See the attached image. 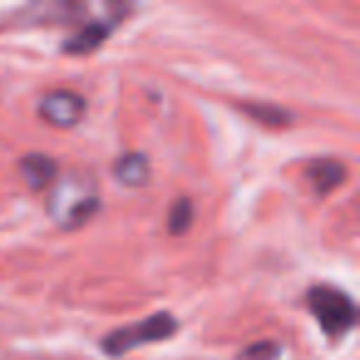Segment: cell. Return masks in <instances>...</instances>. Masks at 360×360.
Segmentation results:
<instances>
[{"label": "cell", "instance_id": "cell-1", "mask_svg": "<svg viewBox=\"0 0 360 360\" xmlns=\"http://www.w3.org/2000/svg\"><path fill=\"white\" fill-rule=\"evenodd\" d=\"M99 210L96 188L84 175H67L52 188L47 212L62 230H77Z\"/></svg>", "mask_w": 360, "mask_h": 360}, {"label": "cell", "instance_id": "cell-2", "mask_svg": "<svg viewBox=\"0 0 360 360\" xmlns=\"http://www.w3.org/2000/svg\"><path fill=\"white\" fill-rule=\"evenodd\" d=\"M311 314L316 316L319 326L330 340H338L358 323V309L345 291L330 284H319L306 294Z\"/></svg>", "mask_w": 360, "mask_h": 360}, {"label": "cell", "instance_id": "cell-3", "mask_svg": "<svg viewBox=\"0 0 360 360\" xmlns=\"http://www.w3.org/2000/svg\"><path fill=\"white\" fill-rule=\"evenodd\" d=\"M178 330V321L168 314V311H158L150 319L141 321V323L126 326V328L111 330L104 338L101 348L111 355V358H121L129 350L139 348V345L158 343V340H168L170 335Z\"/></svg>", "mask_w": 360, "mask_h": 360}, {"label": "cell", "instance_id": "cell-4", "mask_svg": "<svg viewBox=\"0 0 360 360\" xmlns=\"http://www.w3.org/2000/svg\"><path fill=\"white\" fill-rule=\"evenodd\" d=\"M86 111V101L82 99L77 91L57 89L42 96L40 101V116L47 124L57 126V129H72L82 121Z\"/></svg>", "mask_w": 360, "mask_h": 360}, {"label": "cell", "instance_id": "cell-5", "mask_svg": "<svg viewBox=\"0 0 360 360\" xmlns=\"http://www.w3.org/2000/svg\"><path fill=\"white\" fill-rule=\"evenodd\" d=\"M20 170L25 175L27 186L32 191H42V188L52 186V180L57 178V163L45 153H27L20 158Z\"/></svg>", "mask_w": 360, "mask_h": 360}, {"label": "cell", "instance_id": "cell-6", "mask_svg": "<svg viewBox=\"0 0 360 360\" xmlns=\"http://www.w3.org/2000/svg\"><path fill=\"white\" fill-rule=\"evenodd\" d=\"M345 178V168L343 163L333 158H319L309 165V180L314 183L316 195H326L333 188H338Z\"/></svg>", "mask_w": 360, "mask_h": 360}, {"label": "cell", "instance_id": "cell-7", "mask_svg": "<svg viewBox=\"0 0 360 360\" xmlns=\"http://www.w3.org/2000/svg\"><path fill=\"white\" fill-rule=\"evenodd\" d=\"M106 37H109V25H104V22H89V25H84L79 32L67 37L62 50H65L67 55H89L96 47L104 45Z\"/></svg>", "mask_w": 360, "mask_h": 360}, {"label": "cell", "instance_id": "cell-8", "mask_svg": "<svg viewBox=\"0 0 360 360\" xmlns=\"http://www.w3.org/2000/svg\"><path fill=\"white\" fill-rule=\"evenodd\" d=\"M148 158L141 153H126L116 160L114 165V175L119 183L129 188H141L146 186V180H148Z\"/></svg>", "mask_w": 360, "mask_h": 360}, {"label": "cell", "instance_id": "cell-9", "mask_svg": "<svg viewBox=\"0 0 360 360\" xmlns=\"http://www.w3.org/2000/svg\"><path fill=\"white\" fill-rule=\"evenodd\" d=\"M193 222V202L188 198H178V202L170 210V232L173 235H183Z\"/></svg>", "mask_w": 360, "mask_h": 360}, {"label": "cell", "instance_id": "cell-10", "mask_svg": "<svg viewBox=\"0 0 360 360\" xmlns=\"http://www.w3.org/2000/svg\"><path fill=\"white\" fill-rule=\"evenodd\" d=\"M247 114H252L257 121H262V124H271V126H281L289 121V114H286L284 109H279V106H271V104H250L245 106Z\"/></svg>", "mask_w": 360, "mask_h": 360}, {"label": "cell", "instance_id": "cell-11", "mask_svg": "<svg viewBox=\"0 0 360 360\" xmlns=\"http://www.w3.org/2000/svg\"><path fill=\"white\" fill-rule=\"evenodd\" d=\"M279 358V345L274 340H259L245 348L237 360H276Z\"/></svg>", "mask_w": 360, "mask_h": 360}]
</instances>
